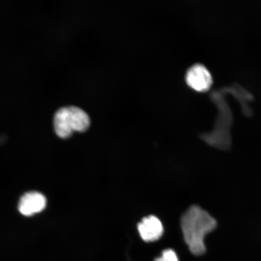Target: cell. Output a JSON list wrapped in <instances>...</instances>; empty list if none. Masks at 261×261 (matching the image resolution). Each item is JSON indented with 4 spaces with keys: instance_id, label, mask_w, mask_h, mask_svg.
Returning a JSON list of instances; mask_svg holds the SVG:
<instances>
[{
    "instance_id": "1",
    "label": "cell",
    "mask_w": 261,
    "mask_h": 261,
    "mask_svg": "<svg viewBox=\"0 0 261 261\" xmlns=\"http://www.w3.org/2000/svg\"><path fill=\"white\" fill-rule=\"evenodd\" d=\"M217 226L215 218L198 205H192L185 212L181 218V227L192 253L199 256L205 252L204 238Z\"/></svg>"
},
{
    "instance_id": "2",
    "label": "cell",
    "mask_w": 261,
    "mask_h": 261,
    "mask_svg": "<svg viewBox=\"0 0 261 261\" xmlns=\"http://www.w3.org/2000/svg\"><path fill=\"white\" fill-rule=\"evenodd\" d=\"M211 97L217 106L218 115L214 129L210 133L203 134L201 138L208 145L227 150L231 145L230 130L233 122L232 113L224 99L221 89L214 91Z\"/></svg>"
},
{
    "instance_id": "3",
    "label": "cell",
    "mask_w": 261,
    "mask_h": 261,
    "mask_svg": "<svg viewBox=\"0 0 261 261\" xmlns=\"http://www.w3.org/2000/svg\"><path fill=\"white\" fill-rule=\"evenodd\" d=\"M90 125L89 115L80 108L64 107L59 109L55 114V133L62 139L69 138L74 132H86Z\"/></svg>"
},
{
    "instance_id": "4",
    "label": "cell",
    "mask_w": 261,
    "mask_h": 261,
    "mask_svg": "<svg viewBox=\"0 0 261 261\" xmlns=\"http://www.w3.org/2000/svg\"><path fill=\"white\" fill-rule=\"evenodd\" d=\"M186 82L191 89L198 92H206L210 90L213 79L210 71L204 65L196 64L189 68Z\"/></svg>"
},
{
    "instance_id": "5",
    "label": "cell",
    "mask_w": 261,
    "mask_h": 261,
    "mask_svg": "<svg viewBox=\"0 0 261 261\" xmlns=\"http://www.w3.org/2000/svg\"><path fill=\"white\" fill-rule=\"evenodd\" d=\"M46 198L37 192L25 194L19 201L18 210L24 216H32L44 210L46 206Z\"/></svg>"
},
{
    "instance_id": "6",
    "label": "cell",
    "mask_w": 261,
    "mask_h": 261,
    "mask_svg": "<svg viewBox=\"0 0 261 261\" xmlns=\"http://www.w3.org/2000/svg\"><path fill=\"white\" fill-rule=\"evenodd\" d=\"M138 228L140 237L146 242L158 241L164 231L161 221L153 215L143 218L138 224Z\"/></svg>"
},
{
    "instance_id": "7",
    "label": "cell",
    "mask_w": 261,
    "mask_h": 261,
    "mask_svg": "<svg viewBox=\"0 0 261 261\" xmlns=\"http://www.w3.org/2000/svg\"><path fill=\"white\" fill-rule=\"evenodd\" d=\"M155 261H179V259L174 250L167 249L163 251L161 257H158Z\"/></svg>"
}]
</instances>
